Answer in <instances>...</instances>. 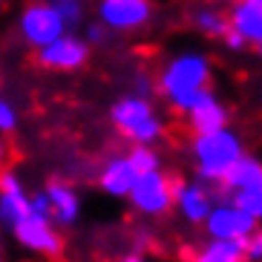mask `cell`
Segmentation results:
<instances>
[{
  "label": "cell",
  "instance_id": "25",
  "mask_svg": "<svg viewBox=\"0 0 262 262\" xmlns=\"http://www.w3.org/2000/svg\"><path fill=\"white\" fill-rule=\"evenodd\" d=\"M107 38H110V32L101 24H90L84 29V40L90 43V47H101V43H107Z\"/></svg>",
  "mask_w": 262,
  "mask_h": 262
},
{
  "label": "cell",
  "instance_id": "18",
  "mask_svg": "<svg viewBox=\"0 0 262 262\" xmlns=\"http://www.w3.org/2000/svg\"><path fill=\"white\" fill-rule=\"evenodd\" d=\"M193 26H196L202 35L216 38V40H222L225 32L231 29L228 17H225L219 9H213V6H199V9H196V12H193Z\"/></svg>",
  "mask_w": 262,
  "mask_h": 262
},
{
  "label": "cell",
  "instance_id": "20",
  "mask_svg": "<svg viewBox=\"0 0 262 262\" xmlns=\"http://www.w3.org/2000/svg\"><path fill=\"white\" fill-rule=\"evenodd\" d=\"M225 199H231L239 210L245 216H251L256 225L262 222V187L256 190H242V193H231V196H225Z\"/></svg>",
  "mask_w": 262,
  "mask_h": 262
},
{
  "label": "cell",
  "instance_id": "6",
  "mask_svg": "<svg viewBox=\"0 0 262 262\" xmlns=\"http://www.w3.org/2000/svg\"><path fill=\"white\" fill-rule=\"evenodd\" d=\"M98 24L107 32H139L153 20L150 0H98Z\"/></svg>",
  "mask_w": 262,
  "mask_h": 262
},
{
  "label": "cell",
  "instance_id": "27",
  "mask_svg": "<svg viewBox=\"0 0 262 262\" xmlns=\"http://www.w3.org/2000/svg\"><path fill=\"white\" fill-rule=\"evenodd\" d=\"M225 47L231 49V52H242V49H248V43H245V38H242V35H236V32L233 29H228L225 32Z\"/></svg>",
  "mask_w": 262,
  "mask_h": 262
},
{
  "label": "cell",
  "instance_id": "23",
  "mask_svg": "<svg viewBox=\"0 0 262 262\" xmlns=\"http://www.w3.org/2000/svg\"><path fill=\"white\" fill-rule=\"evenodd\" d=\"M213 90H199V93H190V95H185V98L182 101H176V104H173V110H176V113H182V116H187V113H193V110L199 107V104H205V101H210L213 98Z\"/></svg>",
  "mask_w": 262,
  "mask_h": 262
},
{
  "label": "cell",
  "instance_id": "30",
  "mask_svg": "<svg viewBox=\"0 0 262 262\" xmlns=\"http://www.w3.org/2000/svg\"><path fill=\"white\" fill-rule=\"evenodd\" d=\"M245 3H251L254 9H259V12H262V0H245Z\"/></svg>",
  "mask_w": 262,
  "mask_h": 262
},
{
  "label": "cell",
  "instance_id": "8",
  "mask_svg": "<svg viewBox=\"0 0 262 262\" xmlns=\"http://www.w3.org/2000/svg\"><path fill=\"white\" fill-rule=\"evenodd\" d=\"M256 228H259V225H256L251 216H245L231 199H225V196L213 202V210H210L208 219H205L208 236L219 239V242H245Z\"/></svg>",
  "mask_w": 262,
  "mask_h": 262
},
{
  "label": "cell",
  "instance_id": "34",
  "mask_svg": "<svg viewBox=\"0 0 262 262\" xmlns=\"http://www.w3.org/2000/svg\"><path fill=\"white\" fill-rule=\"evenodd\" d=\"M0 98H3V95H0Z\"/></svg>",
  "mask_w": 262,
  "mask_h": 262
},
{
  "label": "cell",
  "instance_id": "11",
  "mask_svg": "<svg viewBox=\"0 0 262 262\" xmlns=\"http://www.w3.org/2000/svg\"><path fill=\"white\" fill-rule=\"evenodd\" d=\"M24 216H29V193L12 167L0 170V225L15 228Z\"/></svg>",
  "mask_w": 262,
  "mask_h": 262
},
{
  "label": "cell",
  "instance_id": "13",
  "mask_svg": "<svg viewBox=\"0 0 262 262\" xmlns=\"http://www.w3.org/2000/svg\"><path fill=\"white\" fill-rule=\"evenodd\" d=\"M136 179H139V173L133 170L127 153L110 156L107 162H104V167L98 170V187L107 196H113V199H127L133 185H136Z\"/></svg>",
  "mask_w": 262,
  "mask_h": 262
},
{
  "label": "cell",
  "instance_id": "19",
  "mask_svg": "<svg viewBox=\"0 0 262 262\" xmlns=\"http://www.w3.org/2000/svg\"><path fill=\"white\" fill-rule=\"evenodd\" d=\"M127 159H130L133 170L144 176V173H156V170H162V156L156 153V147H144V144H133L127 150Z\"/></svg>",
  "mask_w": 262,
  "mask_h": 262
},
{
  "label": "cell",
  "instance_id": "4",
  "mask_svg": "<svg viewBox=\"0 0 262 262\" xmlns=\"http://www.w3.org/2000/svg\"><path fill=\"white\" fill-rule=\"evenodd\" d=\"M17 32H20V38L29 47L43 49L47 43L67 35V26H63L61 15H58V6L52 0H32V3L24 6V12L17 17Z\"/></svg>",
  "mask_w": 262,
  "mask_h": 262
},
{
  "label": "cell",
  "instance_id": "9",
  "mask_svg": "<svg viewBox=\"0 0 262 262\" xmlns=\"http://www.w3.org/2000/svg\"><path fill=\"white\" fill-rule=\"evenodd\" d=\"M35 58H38V67H43L47 72H78L90 61V43L75 32H67L58 40L38 49Z\"/></svg>",
  "mask_w": 262,
  "mask_h": 262
},
{
  "label": "cell",
  "instance_id": "21",
  "mask_svg": "<svg viewBox=\"0 0 262 262\" xmlns=\"http://www.w3.org/2000/svg\"><path fill=\"white\" fill-rule=\"evenodd\" d=\"M55 6H58V15H61L67 32H75L84 24V6L81 3H55Z\"/></svg>",
  "mask_w": 262,
  "mask_h": 262
},
{
  "label": "cell",
  "instance_id": "32",
  "mask_svg": "<svg viewBox=\"0 0 262 262\" xmlns=\"http://www.w3.org/2000/svg\"><path fill=\"white\" fill-rule=\"evenodd\" d=\"M256 55H259V61H262V43H259V47H256Z\"/></svg>",
  "mask_w": 262,
  "mask_h": 262
},
{
  "label": "cell",
  "instance_id": "7",
  "mask_svg": "<svg viewBox=\"0 0 262 262\" xmlns=\"http://www.w3.org/2000/svg\"><path fill=\"white\" fill-rule=\"evenodd\" d=\"M12 236H15V242L20 248H26L32 254H40V256H61V251H63V236L49 216H38V213L24 216L12 228Z\"/></svg>",
  "mask_w": 262,
  "mask_h": 262
},
{
  "label": "cell",
  "instance_id": "36",
  "mask_svg": "<svg viewBox=\"0 0 262 262\" xmlns=\"http://www.w3.org/2000/svg\"><path fill=\"white\" fill-rule=\"evenodd\" d=\"M0 262H3V259H0Z\"/></svg>",
  "mask_w": 262,
  "mask_h": 262
},
{
  "label": "cell",
  "instance_id": "22",
  "mask_svg": "<svg viewBox=\"0 0 262 262\" xmlns=\"http://www.w3.org/2000/svg\"><path fill=\"white\" fill-rule=\"evenodd\" d=\"M17 124H20V116H17V107L12 101L0 98V136H9V133L17 130Z\"/></svg>",
  "mask_w": 262,
  "mask_h": 262
},
{
  "label": "cell",
  "instance_id": "10",
  "mask_svg": "<svg viewBox=\"0 0 262 262\" xmlns=\"http://www.w3.org/2000/svg\"><path fill=\"white\" fill-rule=\"evenodd\" d=\"M213 190L199 179L196 182H176V187H173V208L190 225H205L208 213L213 210Z\"/></svg>",
  "mask_w": 262,
  "mask_h": 262
},
{
  "label": "cell",
  "instance_id": "29",
  "mask_svg": "<svg viewBox=\"0 0 262 262\" xmlns=\"http://www.w3.org/2000/svg\"><path fill=\"white\" fill-rule=\"evenodd\" d=\"M116 262H147V256L144 254H124V256H118Z\"/></svg>",
  "mask_w": 262,
  "mask_h": 262
},
{
  "label": "cell",
  "instance_id": "1",
  "mask_svg": "<svg viewBox=\"0 0 262 262\" xmlns=\"http://www.w3.org/2000/svg\"><path fill=\"white\" fill-rule=\"evenodd\" d=\"M190 156L193 164H196L199 182L219 185L228 176V170L245 156V144H242V136L236 130L225 127L219 133H210V136H193Z\"/></svg>",
  "mask_w": 262,
  "mask_h": 262
},
{
  "label": "cell",
  "instance_id": "31",
  "mask_svg": "<svg viewBox=\"0 0 262 262\" xmlns=\"http://www.w3.org/2000/svg\"><path fill=\"white\" fill-rule=\"evenodd\" d=\"M52 3H81V0H52Z\"/></svg>",
  "mask_w": 262,
  "mask_h": 262
},
{
  "label": "cell",
  "instance_id": "28",
  "mask_svg": "<svg viewBox=\"0 0 262 262\" xmlns=\"http://www.w3.org/2000/svg\"><path fill=\"white\" fill-rule=\"evenodd\" d=\"M6 159H9V144H6V139L0 136V170H3V164H6Z\"/></svg>",
  "mask_w": 262,
  "mask_h": 262
},
{
  "label": "cell",
  "instance_id": "17",
  "mask_svg": "<svg viewBox=\"0 0 262 262\" xmlns=\"http://www.w3.org/2000/svg\"><path fill=\"white\" fill-rule=\"evenodd\" d=\"M190 262H245L242 242H219V239H208V242L190 256Z\"/></svg>",
  "mask_w": 262,
  "mask_h": 262
},
{
  "label": "cell",
  "instance_id": "2",
  "mask_svg": "<svg viewBox=\"0 0 262 262\" xmlns=\"http://www.w3.org/2000/svg\"><path fill=\"white\" fill-rule=\"evenodd\" d=\"M210 58L205 52H196V49H187V52L173 55L167 63L162 67L159 78H156V90L170 101V107L182 101L185 95L199 93V90H208L210 86Z\"/></svg>",
  "mask_w": 262,
  "mask_h": 262
},
{
  "label": "cell",
  "instance_id": "12",
  "mask_svg": "<svg viewBox=\"0 0 262 262\" xmlns=\"http://www.w3.org/2000/svg\"><path fill=\"white\" fill-rule=\"evenodd\" d=\"M43 193H47L49 216H52L55 228H72L81 219V196H78V190L70 182L52 179V182H47Z\"/></svg>",
  "mask_w": 262,
  "mask_h": 262
},
{
  "label": "cell",
  "instance_id": "35",
  "mask_svg": "<svg viewBox=\"0 0 262 262\" xmlns=\"http://www.w3.org/2000/svg\"><path fill=\"white\" fill-rule=\"evenodd\" d=\"M233 3H236V0H233Z\"/></svg>",
  "mask_w": 262,
  "mask_h": 262
},
{
  "label": "cell",
  "instance_id": "3",
  "mask_svg": "<svg viewBox=\"0 0 262 262\" xmlns=\"http://www.w3.org/2000/svg\"><path fill=\"white\" fill-rule=\"evenodd\" d=\"M110 121L133 144L153 147L164 136V121L159 118L153 101L139 95H124L110 107Z\"/></svg>",
  "mask_w": 262,
  "mask_h": 262
},
{
  "label": "cell",
  "instance_id": "15",
  "mask_svg": "<svg viewBox=\"0 0 262 262\" xmlns=\"http://www.w3.org/2000/svg\"><path fill=\"white\" fill-rule=\"evenodd\" d=\"M185 118H187V127H190L193 136H210V133H219L228 127V107L213 95L210 101L199 104L193 113H187Z\"/></svg>",
  "mask_w": 262,
  "mask_h": 262
},
{
  "label": "cell",
  "instance_id": "24",
  "mask_svg": "<svg viewBox=\"0 0 262 262\" xmlns=\"http://www.w3.org/2000/svg\"><path fill=\"white\" fill-rule=\"evenodd\" d=\"M242 254H245V262H262V228H256L242 242Z\"/></svg>",
  "mask_w": 262,
  "mask_h": 262
},
{
  "label": "cell",
  "instance_id": "5",
  "mask_svg": "<svg viewBox=\"0 0 262 262\" xmlns=\"http://www.w3.org/2000/svg\"><path fill=\"white\" fill-rule=\"evenodd\" d=\"M173 187H176V179H170L164 170H156L136 179L127 199L133 210L141 216H164L167 210H173Z\"/></svg>",
  "mask_w": 262,
  "mask_h": 262
},
{
  "label": "cell",
  "instance_id": "33",
  "mask_svg": "<svg viewBox=\"0 0 262 262\" xmlns=\"http://www.w3.org/2000/svg\"><path fill=\"white\" fill-rule=\"evenodd\" d=\"M0 251H3V236H0Z\"/></svg>",
  "mask_w": 262,
  "mask_h": 262
},
{
  "label": "cell",
  "instance_id": "14",
  "mask_svg": "<svg viewBox=\"0 0 262 262\" xmlns=\"http://www.w3.org/2000/svg\"><path fill=\"white\" fill-rule=\"evenodd\" d=\"M219 187H222V196L262 187V162L256 159V156H248L245 153L231 170H228V176L219 182Z\"/></svg>",
  "mask_w": 262,
  "mask_h": 262
},
{
  "label": "cell",
  "instance_id": "16",
  "mask_svg": "<svg viewBox=\"0 0 262 262\" xmlns=\"http://www.w3.org/2000/svg\"><path fill=\"white\" fill-rule=\"evenodd\" d=\"M228 24L236 35L245 38L248 47H259L262 43V12L254 9L251 3L245 0H236L231 9V15H228Z\"/></svg>",
  "mask_w": 262,
  "mask_h": 262
},
{
  "label": "cell",
  "instance_id": "26",
  "mask_svg": "<svg viewBox=\"0 0 262 262\" xmlns=\"http://www.w3.org/2000/svg\"><path fill=\"white\" fill-rule=\"evenodd\" d=\"M136 93L133 95H139V98H150V95L156 93V81L150 75H144V72H139V75H136Z\"/></svg>",
  "mask_w": 262,
  "mask_h": 262
}]
</instances>
